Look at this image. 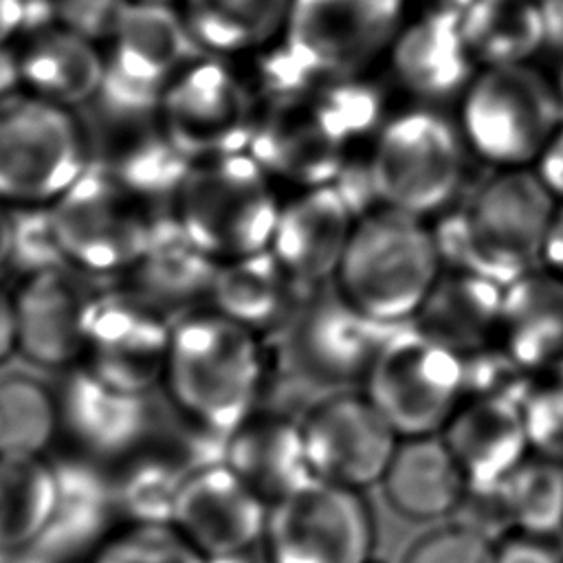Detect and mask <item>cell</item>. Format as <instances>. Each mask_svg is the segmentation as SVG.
Returning a JSON list of instances; mask_svg holds the SVG:
<instances>
[{
  "mask_svg": "<svg viewBox=\"0 0 563 563\" xmlns=\"http://www.w3.org/2000/svg\"><path fill=\"white\" fill-rule=\"evenodd\" d=\"M90 563H207L169 523H145L108 539Z\"/></svg>",
  "mask_w": 563,
  "mask_h": 563,
  "instance_id": "8d00e7d4",
  "label": "cell"
},
{
  "mask_svg": "<svg viewBox=\"0 0 563 563\" xmlns=\"http://www.w3.org/2000/svg\"><path fill=\"white\" fill-rule=\"evenodd\" d=\"M268 501L224 460L176 479L167 523L207 561L235 559L260 543Z\"/></svg>",
  "mask_w": 563,
  "mask_h": 563,
  "instance_id": "ac0fdd59",
  "label": "cell"
},
{
  "mask_svg": "<svg viewBox=\"0 0 563 563\" xmlns=\"http://www.w3.org/2000/svg\"><path fill=\"white\" fill-rule=\"evenodd\" d=\"M457 15L477 68L528 64L548 46V7L541 0H464Z\"/></svg>",
  "mask_w": 563,
  "mask_h": 563,
  "instance_id": "4dcf8cb0",
  "label": "cell"
},
{
  "mask_svg": "<svg viewBox=\"0 0 563 563\" xmlns=\"http://www.w3.org/2000/svg\"><path fill=\"white\" fill-rule=\"evenodd\" d=\"M174 323L176 314L134 286L103 288L88 312L81 365L121 389L152 394L165 378Z\"/></svg>",
  "mask_w": 563,
  "mask_h": 563,
  "instance_id": "9a60e30c",
  "label": "cell"
},
{
  "mask_svg": "<svg viewBox=\"0 0 563 563\" xmlns=\"http://www.w3.org/2000/svg\"><path fill=\"white\" fill-rule=\"evenodd\" d=\"M134 2H150V4H176L178 0H134Z\"/></svg>",
  "mask_w": 563,
  "mask_h": 563,
  "instance_id": "681fc988",
  "label": "cell"
},
{
  "mask_svg": "<svg viewBox=\"0 0 563 563\" xmlns=\"http://www.w3.org/2000/svg\"><path fill=\"white\" fill-rule=\"evenodd\" d=\"M29 0H0V44H9L24 31Z\"/></svg>",
  "mask_w": 563,
  "mask_h": 563,
  "instance_id": "7dc6e473",
  "label": "cell"
},
{
  "mask_svg": "<svg viewBox=\"0 0 563 563\" xmlns=\"http://www.w3.org/2000/svg\"><path fill=\"white\" fill-rule=\"evenodd\" d=\"M389 330L328 284L308 290L266 347L275 352L279 380L314 400L330 391L361 389Z\"/></svg>",
  "mask_w": 563,
  "mask_h": 563,
  "instance_id": "5b68a950",
  "label": "cell"
},
{
  "mask_svg": "<svg viewBox=\"0 0 563 563\" xmlns=\"http://www.w3.org/2000/svg\"><path fill=\"white\" fill-rule=\"evenodd\" d=\"M264 563H372L374 515L363 490L310 477L268 504Z\"/></svg>",
  "mask_w": 563,
  "mask_h": 563,
  "instance_id": "7c38bea8",
  "label": "cell"
},
{
  "mask_svg": "<svg viewBox=\"0 0 563 563\" xmlns=\"http://www.w3.org/2000/svg\"><path fill=\"white\" fill-rule=\"evenodd\" d=\"M394 79L420 101L462 95L477 70L460 29L455 7H431L405 20L387 48Z\"/></svg>",
  "mask_w": 563,
  "mask_h": 563,
  "instance_id": "7402d4cb",
  "label": "cell"
},
{
  "mask_svg": "<svg viewBox=\"0 0 563 563\" xmlns=\"http://www.w3.org/2000/svg\"><path fill=\"white\" fill-rule=\"evenodd\" d=\"M556 202L532 167L495 169L433 224L444 266L508 286L539 268Z\"/></svg>",
  "mask_w": 563,
  "mask_h": 563,
  "instance_id": "7a4b0ae2",
  "label": "cell"
},
{
  "mask_svg": "<svg viewBox=\"0 0 563 563\" xmlns=\"http://www.w3.org/2000/svg\"><path fill=\"white\" fill-rule=\"evenodd\" d=\"M59 431V396L44 369L0 365V453L42 455Z\"/></svg>",
  "mask_w": 563,
  "mask_h": 563,
  "instance_id": "d6a6232c",
  "label": "cell"
},
{
  "mask_svg": "<svg viewBox=\"0 0 563 563\" xmlns=\"http://www.w3.org/2000/svg\"><path fill=\"white\" fill-rule=\"evenodd\" d=\"M57 501L59 479L42 455L0 453V552L35 541Z\"/></svg>",
  "mask_w": 563,
  "mask_h": 563,
  "instance_id": "836d02e7",
  "label": "cell"
},
{
  "mask_svg": "<svg viewBox=\"0 0 563 563\" xmlns=\"http://www.w3.org/2000/svg\"><path fill=\"white\" fill-rule=\"evenodd\" d=\"M361 389L398 438L440 435L466 398V363L405 323L389 330Z\"/></svg>",
  "mask_w": 563,
  "mask_h": 563,
  "instance_id": "ba28073f",
  "label": "cell"
},
{
  "mask_svg": "<svg viewBox=\"0 0 563 563\" xmlns=\"http://www.w3.org/2000/svg\"><path fill=\"white\" fill-rule=\"evenodd\" d=\"M18 352L15 339V310L13 295L0 286V365H4Z\"/></svg>",
  "mask_w": 563,
  "mask_h": 563,
  "instance_id": "f6af8a7d",
  "label": "cell"
},
{
  "mask_svg": "<svg viewBox=\"0 0 563 563\" xmlns=\"http://www.w3.org/2000/svg\"><path fill=\"white\" fill-rule=\"evenodd\" d=\"M224 462L268 504L312 477L299 418L260 407L222 442Z\"/></svg>",
  "mask_w": 563,
  "mask_h": 563,
  "instance_id": "f1b7e54d",
  "label": "cell"
},
{
  "mask_svg": "<svg viewBox=\"0 0 563 563\" xmlns=\"http://www.w3.org/2000/svg\"><path fill=\"white\" fill-rule=\"evenodd\" d=\"M464 156L457 123L435 108L396 112L380 123L365 158L378 207L418 218L442 211L462 185Z\"/></svg>",
  "mask_w": 563,
  "mask_h": 563,
  "instance_id": "52a82bcc",
  "label": "cell"
},
{
  "mask_svg": "<svg viewBox=\"0 0 563 563\" xmlns=\"http://www.w3.org/2000/svg\"><path fill=\"white\" fill-rule=\"evenodd\" d=\"M59 396L62 431L97 455H121L152 429L150 394L121 389L86 365L66 369Z\"/></svg>",
  "mask_w": 563,
  "mask_h": 563,
  "instance_id": "603a6c76",
  "label": "cell"
},
{
  "mask_svg": "<svg viewBox=\"0 0 563 563\" xmlns=\"http://www.w3.org/2000/svg\"><path fill=\"white\" fill-rule=\"evenodd\" d=\"M541 183L550 189V194L563 202V125L556 130V134L550 139L541 156L537 158L534 167Z\"/></svg>",
  "mask_w": 563,
  "mask_h": 563,
  "instance_id": "7bdbcfd3",
  "label": "cell"
},
{
  "mask_svg": "<svg viewBox=\"0 0 563 563\" xmlns=\"http://www.w3.org/2000/svg\"><path fill=\"white\" fill-rule=\"evenodd\" d=\"M407 0H290L277 42L319 77L361 75L385 55Z\"/></svg>",
  "mask_w": 563,
  "mask_h": 563,
  "instance_id": "5bb4252c",
  "label": "cell"
},
{
  "mask_svg": "<svg viewBox=\"0 0 563 563\" xmlns=\"http://www.w3.org/2000/svg\"><path fill=\"white\" fill-rule=\"evenodd\" d=\"M356 218L332 183L301 189L292 200L282 202L268 251L303 288L328 286L334 282Z\"/></svg>",
  "mask_w": 563,
  "mask_h": 563,
  "instance_id": "ffe728a7",
  "label": "cell"
},
{
  "mask_svg": "<svg viewBox=\"0 0 563 563\" xmlns=\"http://www.w3.org/2000/svg\"><path fill=\"white\" fill-rule=\"evenodd\" d=\"M493 563H563V548L556 537L512 530L495 541Z\"/></svg>",
  "mask_w": 563,
  "mask_h": 563,
  "instance_id": "b9f144b4",
  "label": "cell"
},
{
  "mask_svg": "<svg viewBox=\"0 0 563 563\" xmlns=\"http://www.w3.org/2000/svg\"><path fill=\"white\" fill-rule=\"evenodd\" d=\"M308 290L266 249L220 262L209 306L266 343L290 321Z\"/></svg>",
  "mask_w": 563,
  "mask_h": 563,
  "instance_id": "83f0119b",
  "label": "cell"
},
{
  "mask_svg": "<svg viewBox=\"0 0 563 563\" xmlns=\"http://www.w3.org/2000/svg\"><path fill=\"white\" fill-rule=\"evenodd\" d=\"M501 350L528 378L563 376V279L532 268L504 288Z\"/></svg>",
  "mask_w": 563,
  "mask_h": 563,
  "instance_id": "d4e9b609",
  "label": "cell"
},
{
  "mask_svg": "<svg viewBox=\"0 0 563 563\" xmlns=\"http://www.w3.org/2000/svg\"><path fill=\"white\" fill-rule=\"evenodd\" d=\"M495 541L479 530L455 521L418 537L402 563H493Z\"/></svg>",
  "mask_w": 563,
  "mask_h": 563,
  "instance_id": "ab89813d",
  "label": "cell"
},
{
  "mask_svg": "<svg viewBox=\"0 0 563 563\" xmlns=\"http://www.w3.org/2000/svg\"><path fill=\"white\" fill-rule=\"evenodd\" d=\"M310 81L295 92L260 99L249 145L273 180L299 189L334 183L352 147L312 97Z\"/></svg>",
  "mask_w": 563,
  "mask_h": 563,
  "instance_id": "e0dca14e",
  "label": "cell"
},
{
  "mask_svg": "<svg viewBox=\"0 0 563 563\" xmlns=\"http://www.w3.org/2000/svg\"><path fill=\"white\" fill-rule=\"evenodd\" d=\"M539 266L563 279V202H556L541 246Z\"/></svg>",
  "mask_w": 563,
  "mask_h": 563,
  "instance_id": "ee69618b",
  "label": "cell"
},
{
  "mask_svg": "<svg viewBox=\"0 0 563 563\" xmlns=\"http://www.w3.org/2000/svg\"><path fill=\"white\" fill-rule=\"evenodd\" d=\"M442 271L427 218L374 207L356 218L332 284L363 314L396 328L411 323Z\"/></svg>",
  "mask_w": 563,
  "mask_h": 563,
  "instance_id": "3957f363",
  "label": "cell"
},
{
  "mask_svg": "<svg viewBox=\"0 0 563 563\" xmlns=\"http://www.w3.org/2000/svg\"><path fill=\"white\" fill-rule=\"evenodd\" d=\"M282 202L271 174L246 152L196 161L172 213L218 260L271 246Z\"/></svg>",
  "mask_w": 563,
  "mask_h": 563,
  "instance_id": "8992f818",
  "label": "cell"
},
{
  "mask_svg": "<svg viewBox=\"0 0 563 563\" xmlns=\"http://www.w3.org/2000/svg\"><path fill=\"white\" fill-rule=\"evenodd\" d=\"M11 235H13V207L0 200V271L11 262Z\"/></svg>",
  "mask_w": 563,
  "mask_h": 563,
  "instance_id": "c3c4849f",
  "label": "cell"
},
{
  "mask_svg": "<svg viewBox=\"0 0 563 563\" xmlns=\"http://www.w3.org/2000/svg\"><path fill=\"white\" fill-rule=\"evenodd\" d=\"M257 101L227 57L198 53L169 84L156 125L194 161L246 152Z\"/></svg>",
  "mask_w": 563,
  "mask_h": 563,
  "instance_id": "4fadbf2b",
  "label": "cell"
},
{
  "mask_svg": "<svg viewBox=\"0 0 563 563\" xmlns=\"http://www.w3.org/2000/svg\"><path fill=\"white\" fill-rule=\"evenodd\" d=\"M92 277L59 266L22 277L13 292L18 354L44 372L70 369L81 363L86 321L99 290Z\"/></svg>",
  "mask_w": 563,
  "mask_h": 563,
  "instance_id": "d6986e66",
  "label": "cell"
},
{
  "mask_svg": "<svg viewBox=\"0 0 563 563\" xmlns=\"http://www.w3.org/2000/svg\"><path fill=\"white\" fill-rule=\"evenodd\" d=\"M92 163L75 110L26 90L0 99V200L55 202Z\"/></svg>",
  "mask_w": 563,
  "mask_h": 563,
  "instance_id": "9c48e42d",
  "label": "cell"
},
{
  "mask_svg": "<svg viewBox=\"0 0 563 563\" xmlns=\"http://www.w3.org/2000/svg\"><path fill=\"white\" fill-rule=\"evenodd\" d=\"M51 211L68 266L88 277L130 273L158 216L99 161L51 202Z\"/></svg>",
  "mask_w": 563,
  "mask_h": 563,
  "instance_id": "8fae6325",
  "label": "cell"
},
{
  "mask_svg": "<svg viewBox=\"0 0 563 563\" xmlns=\"http://www.w3.org/2000/svg\"><path fill=\"white\" fill-rule=\"evenodd\" d=\"M198 53L183 11L132 0L106 42L97 103L119 121L156 117L169 84Z\"/></svg>",
  "mask_w": 563,
  "mask_h": 563,
  "instance_id": "30bf717a",
  "label": "cell"
},
{
  "mask_svg": "<svg viewBox=\"0 0 563 563\" xmlns=\"http://www.w3.org/2000/svg\"><path fill=\"white\" fill-rule=\"evenodd\" d=\"M68 266L51 205L13 207V235L9 268L22 277Z\"/></svg>",
  "mask_w": 563,
  "mask_h": 563,
  "instance_id": "74e56055",
  "label": "cell"
},
{
  "mask_svg": "<svg viewBox=\"0 0 563 563\" xmlns=\"http://www.w3.org/2000/svg\"><path fill=\"white\" fill-rule=\"evenodd\" d=\"M561 125L556 84L532 62L482 66L460 95L457 128L466 150L495 169L534 167Z\"/></svg>",
  "mask_w": 563,
  "mask_h": 563,
  "instance_id": "277c9868",
  "label": "cell"
},
{
  "mask_svg": "<svg viewBox=\"0 0 563 563\" xmlns=\"http://www.w3.org/2000/svg\"><path fill=\"white\" fill-rule=\"evenodd\" d=\"M220 262L167 211L152 222L147 242L134 268L132 286L169 310L189 312L209 306Z\"/></svg>",
  "mask_w": 563,
  "mask_h": 563,
  "instance_id": "484cf974",
  "label": "cell"
},
{
  "mask_svg": "<svg viewBox=\"0 0 563 563\" xmlns=\"http://www.w3.org/2000/svg\"><path fill=\"white\" fill-rule=\"evenodd\" d=\"M266 380L262 336L211 306L176 317L163 385L198 431L224 442L260 407Z\"/></svg>",
  "mask_w": 563,
  "mask_h": 563,
  "instance_id": "6da1fadb",
  "label": "cell"
},
{
  "mask_svg": "<svg viewBox=\"0 0 563 563\" xmlns=\"http://www.w3.org/2000/svg\"><path fill=\"white\" fill-rule=\"evenodd\" d=\"M290 0H183V15L202 53L231 57L279 37Z\"/></svg>",
  "mask_w": 563,
  "mask_h": 563,
  "instance_id": "1f68e13d",
  "label": "cell"
},
{
  "mask_svg": "<svg viewBox=\"0 0 563 563\" xmlns=\"http://www.w3.org/2000/svg\"><path fill=\"white\" fill-rule=\"evenodd\" d=\"M380 488L394 512L422 523L453 517L468 479L442 435H418L400 438Z\"/></svg>",
  "mask_w": 563,
  "mask_h": 563,
  "instance_id": "4316f807",
  "label": "cell"
},
{
  "mask_svg": "<svg viewBox=\"0 0 563 563\" xmlns=\"http://www.w3.org/2000/svg\"><path fill=\"white\" fill-rule=\"evenodd\" d=\"M18 55L26 92L68 110L97 101L106 68L101 44L51 24L29 33Z\"/></svg>",
  "mask_w": 563,
  "mask_h": 563,
  "instance_id": "f546056e",
  "label": "cell"
},
{
  "mask_svg": "<svg viewBox=\"0 0 563 563\" xmlns=\"http://www.w3.org/2000/svg\"><path fill=\"white\" fill-rule=\"evenodd\" d=\"M440 435L468 486H497L532 455L521 400L512 394H466Z\"/></svg>",
  "mask_w": 563,
  "mask_h": 563,
  "instance_id": "44dd1931",
  "label": "cell"
},
{
  "mask_svg": "<svg viewBox=\"0 0 563 563\" xmlns=\"http://www.w3.org/2000/svg\"><path fill=\"white\" fill-rule=\"evenodd\" d=\"M504 288L488 277L444 266L411 325L460 358H477L501 347Z\"/></svg>",
  "mask_w": 563,
  "mask_h": 563,
  "instance_id": "cb8c5ba5",
  "label": "cell"
},
{
  "mask_svg": "<svg viewBox=\"0 0 563 563\" xmlns=\"http://www.w3.org/2000/svg\"><path fill=\"white\" fill-rule=\"evenodd\" d=\"M194 163L156 125L123 145L108 165L132 194L154 207L156 202H174Z\"/></svg>",
  "mask_w": 563,
  "mask_h": 563,
  "instance_id": "e575fe53",
  "label": "cell"
},
{
  "mask_svg": "<svg viewBox=\"0 0 563 563\" xmlns=\"http://www.w3.org/2000/svg\"><path fill=\"white\" fill-rule=\"evenodd\" d=\"M299 429L312 477L354 490L380 484L400 442L363 389L314 398L299 413Z\"/></svg>",
  "mask_w": 563,
  "mask_h": 563,
  "instance_id": "2e32d148",
  "label": "cell"
},
{
  "mask_svg": "<svg viewBox=\"0 0 563 563\" xmlns=\"http://www.w3.org/2000/svg\"><path fill=\"white\" fill-rule=\"evenodd\" d=\"M22 88V68H20V55L18 48H11L9 44H0V99L11 97Z\"/></svg>",
  "mask_w": 563,
  "mask_h": 563,
  "instance_id": "bcb514c9",
  "label": "cell"
},
{
  "mask_svg": "<svg viewBox=\"0 0 563 563\" xmlns=\"http://www.w3.org/2000/svg\"><path fill=\"white\" fill-rule=\"evenodd\" d=\"M510 528L559 537L563 532V464L530 455L501 482Z\"/></svg>",
  "mask_w": 563,
  "mask_h": 563,
  "instance_id": "d590c367",
  "label": "cell"
},
{
  "mask_svg": "<svg viewBox=\"0 0 563 563\" xmlns=\"http://www.w3.org/2000/svg\"><path fill=\"white\" fill-rule=\"evenodd\" d=\"M519 400L530 453L563 464V376L530 380Z\"/></svg>",
  "mask_w": 563,
  "mask_h": 563,
  "instance_id": "f35d334b",
  "label": "cell"
},
{
  "mask_svg": "<svg viewBox=\"0 0 563 563\" xmlns=\"http://www.w3.org/2000/svg\"><path fill=\"white\" fill-rule=\"evenodd\" d=\"M132 0H51L55 24L106 44Z\"/></svg>",
  "mask_w": 563,
  "mask_h": 563,
  "instance_id": "60d3db41",
  "label": "cell"
}]
</instances>
